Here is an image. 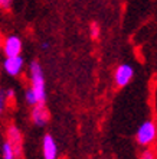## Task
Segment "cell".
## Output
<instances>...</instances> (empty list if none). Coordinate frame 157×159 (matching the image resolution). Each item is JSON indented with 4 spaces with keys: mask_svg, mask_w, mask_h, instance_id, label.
I'll list each match as a JSON object with an SVG mask.
<instances>
[{
    "mask_svg": "<svg viewBox=\"0 0 157 159\" xmlns=\"http://www.w3.org/2000/svg\"><path fill=\"white\" fill-rule=\"evenodd\" d=\"M29 75H30V88L36 94L39 104H45L46 101V83L43 70L39 61H32L29 64Z\"/></svg>",
    "mask_w": 157,
    "mask_h": 159,
    "instance_id": "cell-1",
    "label": "cell"
},
{
    "mask_svg": "<svg viewBox=\"0 0 157 159\" xmlns=\"http://www.w3.org/2000/svg\"><path fill=\"white\" fill-rule=\"evenodd\" d=\"M157 139V123L154 120L143 121L136 132V140L141 146H150Z\"/></svg>",
    "mask_w": 157,
    "mask_h": 159,
    "instance_id": "cell-2",
    "label": "cell"
},
{
    "mask_svg": "<svg viewBox=\"0 0 157 159\" xmlns=\"http://www.w3.org/2000/svg\"><path fill=\"white\" fill-rule=\"evenodd\" d=\"M134 77V68L130 64H120L114 72V83L118 88L125 87Z\"/></svg>",
    "mask_w": 157,
    "mask_h": 159,
    "instance_id": "cell-3",
    "label": "cell"
},
{
    "mask_svg": "<svg viewBox=\"0 0 157 159\" xmlns=\"http://www.w3.org/2000/svg\"><path fill=\"white\" fill-rule=\"evenodd\" d=\"M22 52V41L16 35H9L3 41V54L4 57H19Z\"/></svg>",
    "mask_w": 157,
    "mask_h": 159,
    "instance_id": "cell-4",
    "label": "cell"
},
{
    "mask_svg": "<svg viewBox=\"0 0 157 159\" xmlns=\"http://www.w3.org/2000/svg\"><path fill=\"white\" fill-rule=\"evenodd\" d=\"M6 140L13 146L15 152H16L17 158L22 155V148H23V142H22V133L15 125L7 126L6 129Z\"/></svg>",
    "mask_w": 157,
    "mask_h": 159,
    "instance_id": "cell-5",
    "label": "cell"
},
{
    "mask_svg": "<svg viewBox=\"0 0 157 159\" xmlns=\"http://www.w3.org/2000/svg\"><path fill=\"white\" fill-rule=\"evenodd\" d=\"M23 58H22L20 55L19 57H7V58H4L3 61V68H4V72L10 77H16L20 74L22 68H23Z\"/></svg>",
    "mask_w": 157,
    "mask_h": 159,
    "instance_id": "cell-6",
    "label": "cell"
},
{
    "mask_svg": "<svg viewBox=\"0 0 157 159\" xmlns=\"http://www.w3.org/2000/svg\"><path fill=\"white\" fill-rule=\"evenodd\" d=\"M42 155L43 159H58V145L52 134H45L42 139Z\"/></svg>",
    "mask_w": 157,
    "mask_h": 159,
    "instance_id": "cell-7",
    "label": "cell"
},
{
    "mask_svg": "<svg viewBox=\"0 0 157 159\" xmlns=\"http://www.w3.org/2000/svg\"><path fill=\"white\" fill-rule=\"evenodd\" d=\"M50 114L48 111L45 104H36L35 107H32V113H30V119L36 126L43 127V126L49 121Z\"/></svg>",
    "mask_w": 157,
    "mask_h": 159,
    "instance_id": "cell-8",
    "label": "cell"
},
{
    "mask_svg": "<svg viewBox=\"0 0 157 159\" xmlns=\"http://www.w3.org/2000/svg\"><path fill=\"white\" fill-rule=\"evenodd\" d=\"M16 158L17 155L15 152V149H13V146L7 140H4L2 143V159H16Z\"/></svg>",
    "mask_w": 157,
    "mask_h": 159,
    "instance_id": "cell-9",
    "label": "cell"
},
{
    "mask_svg": "<svg viewBox=\"0 0 157 159\" xmlns=\"http://www.w3.org/2000/svg\"><path fill=\"white\" fill-rule=\"evenodd\" d=\"M25 100H26V103H28L29 106H32V107H35L36 104H39V100H37L36 94L33 93V90L30 87L25 91Z\"/></svg>",
    "mask_w": 157,
    "mask_h": 159,
    "instance_id": "cell-10",
    "label": "cell"
},
{
    "mask_svg": "<svg viewBox=\"0 0 157 159\" xmlns=\"http://www.w3.org/2000/svg\"><path fill=\"white\" fill-rule=\"evenodd\" d=\"M89 32H91V38L97 39L99 36V26L97 22H92L91 26H89Z\"/></svg>",
    "mask_w": 157,
    "mask_h": 159,
    "instance_id": "cell-11",
    "label": "cell"
},
{
    "mask_svg": "<svg viewBox=\"0 0 157 159\" xmlns=\"http://www.w3.org/2000/svg\"><path fill=\"white\" fill-rule=\"evenodd\" d=\"M138 159H156V152L153 149H146V151H143Z\"/></svg>",
    "mask_w": 157,
    "mask_h": 159,
    "instance_id": "cell-12",
    "label": "cell"
},
{
    "mask_svg": "<svg viewBox=\"0 0 157 159\" xmlns=\"http://www.w3.org/2000/svg\"><path fill=\"white\" fill-rule=\"evenodd\" d=\"M13 0H0V7L3 9V10H7L10 6H12Z\"/></svg>",
    "mask_w": 157,
    "mask_h": 159,
    "instance_id": "cell-13",
    "label": "cell"
},
{
    "mask_svg": "<svg viewBox=\"0 0 157 159\" xmlns=\"http://www.w3.org/2000/svg\"><path fill=\"white\" fill-rule=\"evenodd\" d=\"M4 94H6V98H12V97L15 96V93H13L12 88H9L7 91H4Z\"/></svg>",
    "mask_w": 157,
    "mask_h": 159,
    "instance_id": "cell-14",
    "label": "cell"
},
{
    "mask_svg": "<svg viewBox=\"0 0 157 159\" xmlns=\"http://www.w3.org/2000/svg\"><path fill=\"white\" fill-rule=\"evenodd\" d=\"M41 48L43 51H48V48H49V43H48V42H43V43L41 45Z\"/></svg>",
    "mask_w": 157,
    "mask_h": 159,
    "instance_id": "cell-15",
    "label": "cell"
}]
</instances>
